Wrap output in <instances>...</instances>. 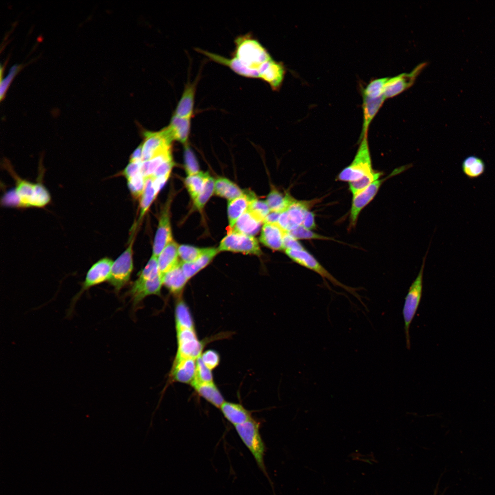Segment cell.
I'll return each instance as SVG.
<instances>
[{
	"mask_svg": "<svg viewBox=\"0 0 495 495\" xmlns=\"http://www.w3.org/2000/svg\"><path fill=\"white\" fill-rule=\"evenodd\" d=\"M267 368L265 364L259 360L245 373L236 384V399L242 415L271 393L268 390Z\"/></svg>",
	"mask_w": 495,
	"mask_h": 495,
	"instance_id": "7c38bea8",
	"label": "cell"
},
{
	"mask_svg": "<svg viewBox=\"0 0 495 495\" xmlns=\"http://www.w3.org/2000/svg\"><path fill=\"white\" fill-rule=\"evenodd\" d=\"M169 395L168 389L158 386L148 390L136 399L126 420L121 424L120 434L107 449L102 473L108 470L112 457L126 438L140 429L163 421Z\"/></svg>",
	"mask_w": 495,
	"mask_h": 495,
	"instance_id": "3957f363",
	"label": "cell"
},
{
	"mask_svg": "<svg viewBox=\"0 0 495 495\" xmlns=\"http://www.w3.org/2000/svg\"><path fill=\"white\" fill-rule=\"evenodd\" d=\"M329 377H344L390 384L392 375L386 360L346 344L331 361L326 372Z\"/></svg>",
	"mask_w": 495,
	"mask_h": 495,
	"instance_id": "277c9868",
	"label": "cell"
},
{
	"mask_svg": "<svg viewBox=\"0 0 495 495\" xmlns=\"http://www.w3.org/2000/svg\"><path fill=\"white\" fill-rule=\"evenodd\" d=\"M316 264L312 258L301 256L296 260L280 263L278 267L276 277L289 300L305 285Z\"/></svg>",
	"mask_w": 495,
	"mask_h": 495,
	"instance_id": "7402d4cb",
	"label": "cell"
},
{
	"mask_svg": "<svg viewBox=\"0 0 495 495\" xmlns=\"http://www.w3.org/2000/svg\"><path fill=\"white\" fill-rule=\"evenodd\" d=\"M250 194L259 211L265 210L276 217L281 214L286 193V178L261 173Z\"/></svg>",
	"mask_w": 495,
	"mask_h": 495,
	"instance_id": "ac0fdd59",
	"label": "cell"
},
{
	"mask_svg": "<svg viewBox=\"0 0 495 495\" xmlns=\"http://www.w3.org/2000/svg\"><path fill=\"white\" fill-rule=\"evenodd\" d=\"M213 242L195 243L184 257V261L190 270L199 266L210 258L211 246Z\"/></svg>",
	"mask_w": 495,
	"mask_h": 495,
	"instance_id": "d590c367",
	"label": "cell"
},
{
	"mask_svg": "<svg viewBox=\"0 0 495 495\" xmlns=\"http://www.w3.org/2000/svg\"><path fill=\"white\" fill-rule=\"evenodd\" d=\"M329 378L327 373L306 372L301 383L292 392L278 395L272 393L273 404L282 419L307 402Z\"/></svg>",
	"mask_w": 495,
	"mask_h": 495,
	"instance_id": "9a60e30c",
	"label": "cell"
},
{
	"mask_svg": "<svg viewBox=\"0 0 495 495\" xmlns=\"http://www.w3.org/2000/svg\"><path fill=\"white\" fill-rule=\"evenodd\" d=\"M190 270L192 282L199 294L205 298H210L217 283L218 267L209 258Z\"/></svg>",
	"mask_w": 495,
	"mask_h": 495,
	"instance_id": "1f68e13d",
	"label": "cell"
},
{
	"mask_svg": "<svg viewBox=\"0 0 495 495\" xmlns=\"http://www.w3.org/2000/svg\"><path fill=\"white\" fill-rule=\"evenodd\" d=\"M256 298L243 313L231 358L228 382L236 386L245 373L260 360L256 335Z\"/></svg>",
	"mask_w": 495,
	"mask_h": 495,
	"instance_id": "8992f818",
	"label": "cell"
},
{
	"mask_svg": "<svg viewBox=\"0 0 495 495\" xmlns=\"http://www.w3.org/2000/svg\"><path fill=\"white\" fill-rule=\"evenodd\" d=\"M305 373L283 367H270L267 372L268 385L274 394H287L301 383Z\"/></svg>",
	"mask_w": 495,
	"mask_h": 495,
	"instance_id": "f1b7e54d",
	"label": "cell"
},
{
	"mask_svg": "<svg viewBox=\"0 0 495 495\" xmlns=\"http://www.w3.org/2000/svg\"><path fill=\"white\" fill-rule=\"evenodd\" d=\"M266 495H292L291 493H271Z\"/></svg>",
	"mask_w": 495,
	"mask_h": 495,
	"instance_id": "60d3db41",
	"label": "cell"
},
{
	"mask_svg": "<svg viewBox=\"0 0 495 495\" xmlns=\"http://www.w3.org/2000/svg\"><path fill=\"white\" fill-rule=\"evenodd\" d=\"M429 349L415 335H396L389 360L395 367L409 375H426L425 359Z\"/></svg>",
	"mask_w": 495,
	"mask_h": 495,
	"instance_id": "30bf717a",
	"label": "cell"
},
{
	"mask_svg": "<svg viewBox=\"0 0 495 495\" xmlns=\"http://www.w3.org/2000/svg\"><path fill=\"white\" fill-rule=\"evenodd\" d=\"M301 104L289 121L282 118L276 128L272 146L265 159L262 173L285 177L291 166L293 140L297 124L301 117Z\"/></svg>",
	"mask_w": 495,
	"mask_h": 495,
	"instance_id": "52a82bcc",
	"label": "cell"
},
{
	"mask_svg": "<svg viewBox=\"0 0 495 495\" xmlns=\"http://www.w3.org/2000/svg\"><path fill=\"white\" fill-rule=\"evenodd\" d=\"M322 270V269L316 264L305 285L289 300L290 309L296 315L302 316L319 291L321 290Z\"/></svg>",
	"mask_w": 495,
	"mask_h": 495,
	"instance_id": "4316f807",
	"label": "cell"
},
{
	"mask_svg": "<svg viewBox=\"0 0 495 495\" xmlns=\"http://www.w3.org/2000/svg\"><path fill=\"white\" fill-rule=\"evenodd\" d=\"M261 248V244L258 237L246 242L234 254L228 265L253 266Z\"/></svg>",
	"mask_w": 495,
	"mask_h": 495,
	"instance_id": "836d02e7",
	"label": "cell"
},
{
	"mask_svg": "<svg viewBox=\"0 0 495 495\" xmlns=\"http://www.w3.org/2000/svg\"><path fill=\"white\" fill-rule=\"evenodd\" d=\"M236 291L230 277L229 266L227 265L218 267L217 283L210 297L208 333L214 328Z\"/></svg>",
	"mask_w": 495,
	"mask_h": 495,
	"instance_id": "cb8c5ba5",
	"label": "cell"
},
{
	"mask_svg": "<svg viewBox=\"0 0 495 495\" xmlns=\"http://www.w3.org/2000/svg\"><path fill=\"white\" fill-rule=\"evenodd\" d=\"M421 318L406 317L395 331V335L416 336Z\"/></svg>",
	"mask_w": 495,
	"mask_h": 495,
	"instance_id": "74e56055",
	"label": "cell"
},
{
	"mask_svg": "<svg viewBox=\"0 0 495 495\" xmlns=\"http://www.w3.org/2000/svg\"><path fill=\"white\" fill-rule=\"evenodd\" d=\"M37 98L34 96H23L15 101L12 111L1 120L0 123V148L3 151L8 142L11 133L18 120L28 107Z\"/></svg>",
	"mask_w": 495,
	"mask_h": 495,
	"instance_id": "d6a6232c",
	"label": "cell"
},
{
	"mask_svg": "<svg viewBox=\"0 0 495 495\" xmlns=\"http://www.w3.org/2000/svg\"><path fill=\"white\" fill-rule=\"evenodd\" d=\"M263 471L265 494L291 493L286 470L280 459L274 451L269 450L265 454Z\"/></svg>",
	"mask_w": 495,
	"mask_h": 495,
	"instance_id": "d4e9b609",
	"label": "cell"
},
{
	"mask_svg": "<svg viewBox=\"0 0 495 495\" xmlns=\"http://www.w3.org/2000/svg\"><path fill=\"white\" fill-rule=\"evenodd\" d=\"M243 427V415L239 412L231 418L219 421L206 430H197L195 441L201 454L204 456L209 454L223 443H240Z\"/></svg>",
	"mask_w": 495,
	"mask_h": 495,
	"instance_id": "2e32d148",
	"label": "cell"
},
{
	"mask_svg": "<svg viewBox=\"0 0 495 495\" xmlns=\"http://www.w3.org/2000/svg\"><path fill=\"white\" fill-rule=\"evenodd\" d=\"M437 353L446 360H495V356L479 352L461 344L453 338L432 348Z\"/></svg>",
	"mask_w": 495,
	"mask_h": 495,
	"instance_id": "4dcf8cb0",
	"label": "cell"
},
{
	"mask_svg": "<svg viewBox=\"0 0 495 495\" xmlns=\"http://www.w3.org/2000/svg\"><path fill=\"white\" fill-rule=\"evenodd\" d=\"M428 109L424 95L409 89L393 111L390 119L401 124L409 135L417 136L423 128Z\"/></svg>",
	"mask_w": 495,
	"mask_h": 495,
	"instance_id": "e0dca14e",
	"label": "cell"
},
{
	"mask_svg": "<svg viewBox=\"0 0 495 495\" xmlns=\"http://www.w3.org/2000/svg\"><path fill=\"white\" fill-rule=\"evenodd\" d=\"M382 296L378 288L367 286L362 294L342 301L341 322L346 343L351 340L358 327L372 314L375 302Z\"/></svg>",
	"mask_w": 495,
	"mask_h": 495,
	"instance_id": "8fae6325",
	"label": "cell"
},
{
	"mask_svg": "<svg viewBox=\"0 0 495 495\" xmlns=\"http://www.w3.org/2000/svg\"><path fill=\"white\" fill-rule=\"evenodd\" d=\"M441 298L433 289H429L426 292L412 280H408L398 301L406 317L422 319L431 314Z\"/></svg>",
	"mask_w": 495,
	"mask_h": 495,
	"instance_id": "44dd1931",
	"label": "cell"
},
{
	"mask_svg": "<svg viewBox=\"0 0 495 495\" xmlns=\"http://www.w3.org/2000/svg\"><path fill=\"white\" fill-rule=\"evenodd\" d=\"M239 412H241L236 399V386L228 382L198 430H206L219 421L231 418Z\"/></svg>",
	"mask_w": 495,
	"mask_h": 495,
	"instance_id": "484cf974",
	"label": "cell"
},
{
	"mask_svg": "<svg viewBox=\"0 0 495 495\" xmlns=\"http://www.w3.org/2000/svg\"><path fill=\"white\" fill-rule=\"evenodd\" d=\"M213 221L214 218L212 216L199 228L195 235V243L212 242Z\"/></svg>",
	"mask_w": 495,
	"mask_h": 495,
	"instance_id": "f35d334b",
	"label": "cell"
},
{
	"mask_svg": "<svg viewBox=\"0 0 495 495\" xmlns=\"http://www.w3.org/2000/svg\"><path fill=\"white\" fill-rule=\"evenodd\" d=\"M452 338L463 344H472L474 342L472 322L467 317H462L459 320Z\"/></svg>",
	"mask_w": 495,
	"mask_h": 495,
	"instance_id": "8d00e7d4",
	"label": "cell"
},
{
	"mask_svg": "<svg viewBox=\"0 0 495 495\" xmlns=\"http://www.w3.org/2000/svg\"><path fill=\"white\" fill-rule=\"evenodd\" d=\"M5 249L22 272V280L6 289L1 300L6 311L36 314L44 311L66 312L77 302V294L65 275V256L60 258L53 274L32 267L10 239Z\"/></svg>",
	"mask_w": 495,
	"mask_h": 495,
	"instance_id": "7a4b0ae2",
	"label": "cell"
},
{
	"mask_svg": "<svg viewBox=\"0 0 495 495\" xmlns=\"http://www.w3.org/2000/svg\"><path fill=\"white\" fill-rule=\"evenodd\" d=\"M258 237L256 221L249 223L236 230L226 239L212 243L210 258L218 267L227 265L241 245Z\"/></svg>",
	"mask_w": 495,
	"mask_h": 495,
	"instance_id": "603a6c76",
	"label": "cell"
},
{
	"mask_svg": "<svg viewBox=\"0 0 495 495\" xmlns=\"http://www.w3.org/2000/svg\"><path fill=\"white\" fill-rule=\"evenodd\" d=\"M371 315L394 334L397 327L406 318L399 301L388 300L384 296L375 302Z\"/></svg>",
	"mask_w": 495,
	"mask_h": 495,
	"instance_id": "f546056e",
	"label": "cell"
},
{
	"mask_svg": "<svg viewBox=\"0 0 495 495\" xmlns=\"http://www.w3.org/2000/svg\"><path fill=\"white\" fill-rule=\"evenodd\" d=\"M276 247L280 263H288L301 256L296 239L281 215L276 217Z\"/></svg>",
	"mask_w": 495,
	"mask_h": 495,
	"instance_id": "83f0119b",
	"label": "cell"
},
{
	"mask_svg": "<svg viewBox=\"0 0 495 495\" xmlns=\"http://www.w3.org/2000/svg\"><path fill=\"white\" fill-rule=\"evenodd\" d=\"M426 373L441 375H453L458 374L454 368L446 359L430 348L425 359Z\"/></svg>",
	"mask_w": 495,
	"mask_h": 495,
	"instance_id": "e575fe53",
	"label": "cell"
},
{
	"mask_svg": "<svg viewBox=\"0 0 495 495\" xmlns=\"http://www.w3.org/2000/svg\"><path fill=\"white\" fill-rule=\"evenodd\" d=\"M6 100H7V98H6V96H5V97H3V96H1V98H0V115H1V120H2V119L3 118V113H4L5 107H6Z\"/></svg>",
	"mask_w": 495,
	"mask_h": 495,
	"instance_id": "ab89813d",
	"label": "cell"
},
{
	"mask_svg": "<svg viewBox=\"0 0 495 495\" xmlns=\"http://www.w3.org/2000/svg\"><path fill=\"white\" fill-rule=\"evenodd\" d=\"M199 364L200 358L197 359L187 377L170 393L168 399L162 422L175 437L192 423L199 404Z\"/></svg>",
	"mask_w": 495,
	"mask_h": 495,
	"instance_id": "5b68a950",
	"label": "cell"
},
{
	"mask_svg": "<svg viewBox=\"0 0 495 495\" xmlns=\"http://www.w3.org/2000/svg\"><path fill=\"white\" fill-rule=\"evenodd\" d=\"M213 216L212 242L221 241L242 226L256 221V214L241 196L237 198H219Z\"/></svg>",
	"mask_w": 495,
	"mask_h": 495,
	"instance_id": "9c48e42d",
	"label": "cell"
},
{
	"mask_svg": "<svg viewBox=\"0 0 495 495\" xmlns=\"http://www.w3.org/2000/svg\"><path fill=\"white\" fill-rule=\"evenodd\" d=\"M366 288L355 276L340 266L329 265L322 270L321 290L342 301L362 294Z\"/></svg>",
	"mask_w": 495,
	"mask_h": 495,
	"instance_id": "ffe728a7",
	"label": "cell"
},
{
	"mask_svg": "<svg viewBox=\"0 0 495 495\" xmlns=\"http://www.w3.org/2000/svg\"><path fill=\"white\" fill-rule=\"evenodd\" d=\"M394 333L371 315L355 330L349 345L375 354L386 351Z\"/></svg>",
	"mask_w": 495,
	"mask_h": 495,
	"instance_id": "d6986e66",
	"label": "cell"
},
{
	"mask_svg": "<svg viewBox=\"0 0 495 495\" xmlns=\"http://www.w3.org/2000/svg\"><path fill=\"white\" fill-rule=\"evenodd\" d=\"M283 419L273 404L272 393L243 414V426L262 443H269Z\"/></svg>",
	"mask_w": 495,
	"mask_h": 495,
	"instance_id": "5bb4252c",
	"label": "cell"
},
{
	"mask_svg": "<svg viewBox=\"0 0 495 495\" xmlns=\"http://www.w3.org/2000/svg\"><path fill=\"white\" fill-rule=\"evenodd\" d=\"M474 302V300L453 301L441 298L429 315L434 333L432 347L452 338L459 320Z\"/></svg>",
	"mask_w": 495,
	"mask_h": 495,
	"instance_id": "4fadbf2b",
	"label": "cell"
},
{
	"mask_svg": "<svg viewBox=\"0 0 495 495\" xmlns=\"http://www.w3.org/2000/svg\"><path fill=\"white\" fill-rule=\"evenodd\" d=\"M351 64L353 72L346 87L299 72L293 75L316 91L341 100L360 113L390 118L409 89L401 75L376 50L356 54Z\"/></svg>",
	"mask_w": 495,
	"mask_h": 495,
	"instance_id": "6da1fadb",
	"label": "cell"
},
{
	"mask_svg": "<svg viewBox=\"0 0 495 495\" xmlns=\"http://www.w3.org/2000/svg\"><path fill=\"white\" fill-rule=\"evenodd\" d=\"M429 382L440 393L464 404L478 412L486 421L495 422V409L459 375L428 374Z\"/></svg>",
	"mask_w": 495,
	"mask_h": 495,
	"instance_id": "ba28073f",
	"label": "cell"
}]
</instances>
